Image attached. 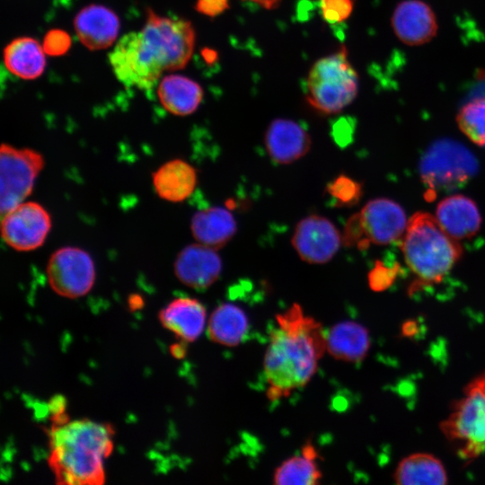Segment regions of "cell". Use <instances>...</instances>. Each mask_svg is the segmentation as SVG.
Here are the masks:
<instances>
[{"mask_svg":"<svg viewBox=\"0 0 485 485\" xmlns=\"http://www.w3.org/2000/svg\"><path fill=\"white\" fill-rule=\"evenodd\" d=\"M358 75L348 57L345 46L317 60L306 79V100L316 110L334 114L348 107L357 97Z\"/></svg>","mask_w":485,"mask_h":485,"instance_id":"cell-5","label":"cell"},{"mask_svg":"<svg viewBox=\"0 0 485 485\" xmlns=\"http://www.w3.org/2000/svg\"><path fill=\"white\" fill-rule=\"evenodd\" d=\"M353 10L352 0H322L321 11L329 22H341L348 19Z\"/></svg>","mask_w":485,"mask_h":485,"instance_id":"cell-29","label":"cell"},{"mask_svg":"<svg viewBox=\"0 0 485 485\" xmlns=\"http://www.w3.org/2000/svg\"><path fill=\"white\" fill-rule=\"evenodd\" d=\"M456 122L472 143L485 146V96L473 98L462 106Z\"/></svg>","mask_w":485,"mask_h":485,"instance_id":"cell-27","label":"cell"},{"mask_svg":"<svg viewBox=\"0 0 485 485\" xmlns=\"http://www.w3.org/2000/svg\"><path fill=\"white\" fill-rule=\"evenodd\" d=\"M370 347L367 330L354 322L334 326L327 335V350L334 357L347 362H359Z\"/></svg>","mask_w":485,"mask_h":485,"instance_id":"cell-23","label":"cell"},{"mask_svg":"<svg viewBox=\"0 0 485 485\" xmlns=\"http://www.w3.org/2000/svg\"><path fill=\"white\" fill-rule=\"evenodd\" d=\"M393 478L397 484H445V469L436 456L418 453L403 458L398 464Z\"/></svg>","mask_w":485,"mask_h":485,"instance_id":"cell-26","label":"cell"},{"mask_svg":"<svg viewBox=\"0 0 485 485\" xmlns=\"http://www.w3.org/2000/svg\"><path fill=\"white\" fill-rule=\"evenodd\" d=\"M159 320L181 341L193 342L204 331L207 312L195 298L177 297L160 311Z\"/></svg>","mask_w":485,"mask_h":485,"instance_id":"cell-17","label":"cell"},{"mask_svg":"<svg viewBox=\"0 0 485 485\" xmlns=\"http://www.w3.org/2000/svg\"><path fill=\"white\" fill-rule=\"evenodd\" d=\"M477 170L474 156L464 146L441 141L430 147L420 163L423 181L432 189L458 187Z\"/></svg>","mask_w":485,"mask_h":485,"instance_id":"cell-10","label":"cell"},{"mask_svg":"<svg viewBox=\"0 0 485 485\" xmlns=\"http://www.w3.org/2000/svg\"><path fill=\"white\" fill-rule=\"evenodd\" d=\"M264 142L273 162L288 164L308 153L312 140L299 123L289 119H276L267 128Z\"/></svg>","mask_w":485,"mask_h":485,"instance_id":"cell-15","label":"cell"},{"mask_svg":"<svg viewBox=\"0 0 485 485\" xmlns=\"http://www.w3.org/2000/svg\"><path fill=\"white\" fill-rule=\"evenodd\" d=\"M401 249L416 278L410 293L441 282L463 255L458 240L450 236L436 216L427 212H417L410 218Z\"/></svg>","mask_w":485,"mask_h":485,"instance_id":"cell-4","label":"cell"},{"mask_svg":"<svg viewBox=\"0 0 485 485\" xmlns=\"http://www.w3.org/2000/svg\"><path fill=\"white\" fill-rule=\"evenodd\" d=\"M436 218L441 227L458 241L473 236L481 224L476 203L461 194L442 199L436 207Z\"/></svg>","mask_w":485,"mask_h":485,"instance_id":"cell-18","label":"cell"},{"mask_svg":"<svg viewBox=\"0 0 485 485\" xmlns=\"http://www.w3.org/2000/svg\"><path fill=\"white\" fill-rule=\"evenodd\" d=\"M69 38L66 33L60 31L50 32L45 40V51L51 54H57L65 51L69 46Z\"/></svg>","mask_w":485,"mask_h":485,"instance_id":"cell-31","label":"cell"},{"mask_svg":"<svg viewBox=\"0 0 485 485\" xmlns=\"http://www.w3.org/2000/svg\"><path fill=\"white\" fill-rule=\"evenodd\" d=\"M52 226L48 211L35 201H23L2 215L4 242L18 251H34L45 242Z\"/></svg>","mask_w":485,"mask_h":485,"instance_id":"cell-11","label":"cell"},{"mask_svg":"<svg viewBox=\"0 0 485 485\" xmlns=\"http://www.w3.org/2000/svg\"><path fill=\"white\" fill-rule=\"evenodd\" d=\"M196 8L198 12L214 17L228 8V0H198Z\"/></svg>","mask_w":485,"mask_h":485,"instance_id":"cell-32","label":"cell"},{"mask_svg":"<svg viewBox=\"0 0 485 485\" xmlns=\"http://www.w3.org/2000/svg\"><path fill=\"white\" fill-rule=\"evenodd\" d=\"M326 350L323 327L306 315L301 305L294 304L278 314L263 360L268 397H287L305 386Z\"/></svg>","mask_w":485,"mask_h":485,"instance_id":"cell-2","label":"cell"},{"mask_svg":"<svg viewBox=\"0 0 485 485\" xmlns=\"http://www.w3.org/2000/svg\"><path fill=\"white\" fill-rule=\"evenodd\" d=\"M46 274L48 285L56 294L78 298L93 288L96 270L92 256L85 250L65 246L50 255Z\"/></svg>","mask_w":485,"mask_h":485,"instance_id":"cell-9","label":"cell"},{"mask_svg":"<svg viewBox=\"0 0 485 485\" xmlns=\"http://www.w3.org/2000/svg\"><path fill=\"white\" fill-rule=\"evenodd\" d=\"M173 271L183 285L202 290L217 280L222 271V260L216 249L199 242L192 243L180 251Z\"/></svg>","mask_w":485,"mask_h":485,"instance_id":"cell-14","label":"cell"},{"mask_svg":"<svg viewBox=\"0 0 485 485\" xmlns=\"http://www.w3.org/2000/svg\"><path fill=\"white\" fill-rule=\"evenodd\" d=\"M322 477L318 454L311 444H305L299 454L285 460L273 474L276 485H315Z\"/></svg>","mask_w":485,"mask_h":485,"instance_id":"cell-25","label":"cell"},{"mask_svg":"<svg viewBox=\"0 0 485 485\" xmlns=\"http://www.w3.org/2000/svg\"><path fill=\"white\" fill-rule=\"evenodd\" d=\"M328 192L339 207L356 204L362 194L361 185L351 178L340 175L328 186Z\"/></svg>","mask_w":485,"mask_h":485,"instance_id":"cell-28","label":"cell"},{"mask_svg":"<svg viewBox=\"0 0 485 485\" xmlns=\"http://www.w3.org/2000/svg\"><path fill=\"white\" fill-rule=\"evenodd\" d=\"M196 169L182 159H172L160 165L152 174V183L157 196L168 202L178 203L195 190Z\"/></svg>","mask_w":485,"mask_h":485,"instance_id":"cell-19","label":"cell"},{"mask_svg":"<svg viewBox=\"0 0 485 485\" xmlns=\"http://www.w3.org/2000/svg\"><path fill=\"white\" fill-rule=\"evenodd\" d=\"M45 160L33 148L2 144L0 148V211L4 214L26 200L43 170Z\"/></svg>","mask_w":485,"mask_h":485,"instance_id":"cell-8","label":"cell"},{"mask_svg":"<svg viewBox=\"0 0 485 485\" xmlns=\"http://www.w3.org/2000/svg\"><path fill=\"white\" fill-rule=\"evenodd\" d=\"M342 236L328 218L311 215L295 225L291 242L302 260L310 264H323L338 252Z\"/></svg>","mask_w":485,"mask_h":485,"instance_id":"cell-12","label":"cell"},{"mask_svg":"<svg viewBox=\"0 0 485 485\" xmlns=\"http://www.w3.org/2000/svg\"><path fill=\"white\" fill-rule=\"evenodd\" d=\"M249 322L246 313L233 304H223L212 313L207 332L209 338L221 345L234 347L240 344L247 334Z\"/></svg>","mask_w":485,"mask_h":485,"instance_id":"cell-24","label":"cell"},{"mask_svg":"<svg viewBox=\"0 0 485 485\" xmlns=\"http://www.w3.org/2000/svg\"><path fill=\"white\" fill-rule=\"evenodd\" d=\"M157 94L163 107L176 116L193 113L203 98L201 86L180 75L164 76L159 83Z\"/></svg>","mask_w":485,"mask_h":485,"instance_id":"cell-21","label":"cell"},{"mask_svg":"<svg viewBox=\"0 0 485 485\" xmlns=\"http://www.w3.org/2000/svg\"><path fill=\"white\" fill-rule=\"evenodd\" d=\"M190 230L197 242L217 250L234 236L237 224L228 209L209 207L193 215Z\"/></svg>","mask_w":485,"mask_h":485,"instance_id":"cell-20","label":"cell"},{"mask_svg":"<svg viewBox=\"0 0 485 485\" xmlns=\"http://www.w3.org/2000/svg\"><path fill=\"white\" fill-rule=\"evenodd\" d=\"M408 221L403 208L388 198L368 201L352 216L345 228L348 245L366 248L370 243L384 245L402 238Z\"/></svg>","mask_w":485,"mask_h":485,"instance_id":"cell-7","label":"cell"},{"mask_svg":"<svg viewBox=\"0 0 485 485\" xmlns=\"http://www.w3.org/2000/svg\"><path fill=\"white\" fill-rule=\"evenodd\" d=\"M4 61L13 75L26 80L35 79L40 76L45 69V50L32 38H18L5 47Z\"/></svg>","mask_w":485,"mask_h":485,"instance_id":"cell-22","label":"cell"},{"mask_svg":"<svg viewBox=\"0 0 485 485\" xmlns=\"http://www.w3.org/2000/svg\"><path fill=\"white\" fill-rule=\"evenodd\" d=\"M440 429L462 459L472 460L485 452V372L466 385Z\"/></svg>","mask_w":485,"mask_h":485,"instance_id":"cell-6","label":"cell"},{"mask_svg":"<svg viewBox=\"0 0 485 485\" xmlns=\"http://www.w3.org/2000/svg\"><path fill=\"white\" fill-rule=\"evenodd\" d=\"M114 433L109 423L87 419L71 420L64 410L53 413L47 431L48 464L56 483L103 484L104 461L113 451Z\"/></svg>","mask_w":485,"mask_h":485,"instance_id":"cell-3","label":"cell"},{"mask_svg":"<svg viewBox=\"0 0 485 485\" xmlns=\"http://www.w3.org/2000/svg\"><path fill=\"white\" fill-rule=\"evenodd\" d=\"M391 26L396 38L407 46H420L437 34L438 23L432 7L423 0H403L395 6Z\"/></svg>","mask_w":485,"mask_h":485,"instance_id":"cell-13","label":"cell"},{"mask_svg":"<svg viewBox=\"0 0 485 485\" xmlns=\"http://www.w3.org/2000/svg\"><path fill=\"white\" fill-rule=\"evenodd\" d=\"M194 46L195 31L190 22L149 10L140 31L128 32L117 41L109 62L123 85L149 90L163 72L183 68Z\"/></svg>","mask_w":485,"mask_h":485,"instance_id":"cell-1","label":"cell"},{"mask_svg":"<svg viewBox=\"0 0 485 485\" xmlns=\"http://www.w3.org/2000/svg\"><path fill=\"white\" fill-rule=\"evenodd\" d=\"M245 1L252 2L268 10H272V9L277 8L281 3V0H245Z\"/></svg>","mask_w":485,"mask_h":485,"instance_id":"cell-33","label":"cell"},{"mask_svg":"<svg viewBox=\"0 0 485 485\" xmlns=\"http://www.w3.org/2000/svg\"><path fill=\"white\" fill-rule=\"evenodd\" d=\"M74 27L83 45L97 50L113 44L119 31V21L110 9L100 4H90L76 14Z\"/></svg>","mask_w":485,"mask_h":485,"instance_id":"cell-16","label":"cell"},{"mask_svg":"<svg viewBox=\"0 0 485 485\" xmlns=\"http://www.w3.org/2000/svg\"><path fill=\"white\" fill-rule=\"evenodd\" d=\"M398 270V265L389 268L384 265L383 262L377 261L368 275L370 287L374 291L387 289L394 282Z\"/></svg>","mask_w":485,"mask_h":485,"instance_id":"cell-30","label":"cell"}]
</instances>
